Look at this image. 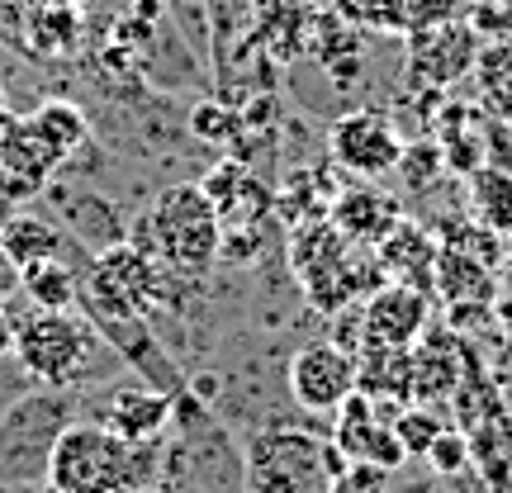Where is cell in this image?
I'll list each match as a JSON object with an SVG mask.
<instances>
[{
    "mask_svg": "<svg viewBox=\"0 0 512 493\" xmlns=\"http://www.w3.org/2000/svg\"><path fill=\"white\" fill-rule=\"evenodd\" d=\"M475 119L479 114H470V110H446V128L437 133L441 157H446V166L456 176H470L475 166H484V138H479Z\"/></svg>",
    "mask_w": 512,
    "mask_h": 493,
    "instance_id": "d6986e66",
    "label": "cell"
},
{
    "mask_svg": "<svg viewBox=\"0 0 512 493\" xmlns=\"http://www.w3.org/2000/svg\"><path fill=\"white\" fill-rule=\"evenodd\" d=\"M498 266H503V285L512 290V242H508V252H503V261H498Z\"/></svg>",
    "mask_w": 512,
    "mask_h": 493,
    "instance_id": "1f68e13d",
    "label": "cell"
},
{
    "mask_svg": "<svg viewBox=\"0 0 512 493\" xmlns=\"http://www.w3.org/2000/svg\"><path fill=\"white\" fill-rule=\"evenodd\" d=\"M475 95L498 124H512V38H489L475 53Z\"/></svg>",
    "mask_w": 512,
    "mask_h": 493,
    "instance_id": "9a60e30c",
    "label": "cell"
},
{
    "mask_svg": "<svg viewBox=\"0 0 512 493\" xmlns=\"http://www.w3.org/2000/svg\"><path fill=\"white\" fill-rule=\"evenodd\" d=\"M465 200H470V219L489 228L498 238H512V171L508 166H475L465 176Z\"/></svg>",
    "mask_w": 512,
    "mask_h": 493,
    "instance_id": "5bb4252c",
    "label": "cell"
},
{
    "mask_svg": "<svg viewBox=\"0 0 512 493\" xmlns=\"http://www.w3.org/2000/svg\"><path fill=\"white\" fill-rule=\"evenodd\" d=\"M57 162L62 157L29 128V119H15V128L0 143V195L5 200H29L38 190H48Z\"/></svg>",
    "mask_w": 512,
    "mask_h": 493,
    "instance_id": "8fae6325",
    "label": "cell"
},
{
    "mask_svg": "<svg viewBox=\"0 0 512 493\" xmlns=\"http://www.w3.org/2000/svg\"><path fill=\"white\" fill-rule=\"evenodd\" d=\"M384 493H446V479L432 475L427 465H422V470H399Z\"/></svg>",
    "mask_w": 512,
    "mask_h": 493,
    "instance_id": "d4e9b609",
    "label": "cell"
},
{
    "mask_svg": "<svg viewBox=\"0 0 512 493\" xmlns=\"http://www.w3.org/2000/svg\"><path fill=\"white\" fill-rule=\"evenodd\" d=\"M290 399L304 413H337L356 394V351L337 347L332 337L304 342L290 356Z\"/></svg>",
    "mask_w": 512,
    "mask_h": 493,
    "instance_id": "52a82bcc",
    "label": "cell"
},
{
    "mask_svg": "<svg viewBox=\"0 0 512 493\" xmlns=\"http://www.w3.org/2000/svg\"><path fill=\"white\" fill-rule=\"evenodd\" d=\"M332 157L356 171L361 181H380L389 176L403 157V133L399 124L380 110H356V114H342L332 124Z\"/></svg>",
    "mask_w": 512,
    "mask_h": 493,
    "instance_id": "ba28073f",
    "label": "cell"
},
{
    "mask_svg": "<svg viewBox=\"0 0 512 493\" xmlns=\"http://www.w3.org/2000/svg\"><path fill=\"white\" fill-rule=\"evenodd\" d=\"M133 247L176 275H204L223 252V219L204 185H171L138 219Z\"/></svg>",
    "mask_w": 512,
    "mask_h": 493,
    "instance_id": "3957f363",
    "label": "cell"
},
{
    "mask_svg": "<svg viewBox=\"0 0 512 493\" xmlns=\"http://www.w3.org/2000/svg\"><path fill=\"white\" fill-rule=\"evenodd\" d=\"M0 242L15 266H29V261H43V256H57L62 247V228L57 223H43L34 214H10L0 223Z\"/></svg>",
    "mask_w": 512,
    "mask_h": 493,
    "instance_id": "ac0fdd59",
    "label": "cell"
},
{
    "mask_svg": "<svg viewBox=\"0 0 512 493\" xmlns=\"http://www.w3.org/2000/svg\"><path fill=\"white\" fill-rule=\"evenodd\" d=\"M29 128H34L38 138L53 147L62 162H67L76 147L86 143V114L72 110V105H38V114H29Z\"/></svg>",
    "mask_w": 512,
    "mask_h": 493,
    "instance_id": "ffe728a7",
    "label": "cell"
},
{
    "mask_svg": "<svg viewBox=\"0 0 512 493\" xmlns=\"http://www.w3.org/2000/svg\"><path fill=\"white\" fill-rule=\"evenodd\" d=\"M422 465L432 470V475H441V479H451V475H465L470 465H475V446H470V437L460 432V427H441L437 432V441L427 446V456H422Z\"/></svg>",
    "mask_w": 512,
    "mask_h": 493,
    "instance_id": "44dd1931",
    "label": "cell"
},
{
    "mask_svg": "<svg viewBox=\"0 0 512 493\" xmlns=\"http://www.w3.org/2000/svg\"><path fill=\"white\" fill-rule=\"evenodd\" d=\"M427 290H413V285H384L366 299V313H361V347H384V351H408L427 332Z\"/></svg>",
    "mask_w": 512,
    "mask_h": 493,
    "instance_id": "9c48e42d",
    "label": "cell"
},
{
    "mask_svg": "<svg viewBox=\"0 0 512 493\" xmlns=\"http://www.w3.org/2000/svg\"><path fill=\"white\" fill-rule=\"evenodd\" d=\"M81 418L76 389L38 384L0 408V484H48V460L62 427Z\"/></svg>",
    "mask_w": 512,
    "mask_h": 493,
    "instance_id": "277c9868",
    "label": "cell"
},
{
    "mask_svg": "<svg viewBox=\"0 0 512 493\" xmlns=\"http://www.w3.org/2000/svg\"><path fill=\"white\" fill-rule=\"evenodd\" d=\"M100 351H110V342L95 332L91 318L72 309H34L15 323L19 370L48 389H76L91 375Z\"/></svg>",
    "mask_w": 512,
    "mask_h": 493,
    "instance_id": "5b68a950",
    "label": "cell"
},
{
    "mask_svg": "<svg viewBox=\"0 0 512 493\" xmlns=\"http://www.w3.org/2000/svg\"><path fill=\"white\" fill-rule=\"evenodd\" d=\"M162 479V441H128L95 418H72L48 460L57 493H147Z\"/></svg>",
    "mask_w": 512,
    "mask_h": 493,
    "instance_id": "6da1fadb",
    "label": "cell"
},
{
    "mask_svg": "<svg viewBox=\"0 0 512 493\" xmlns=\"http://www.w3.org/2000/svg\"><path fill=\"white\" fill-rule=\"evenodd\" d=\"M446 493H489V484H484V479H470V470H465V475H451L446 479Z\"/></svg>",
    "mask_w": 512,
    "mask_h": 493,
    "instance_id": "f1b7e54d",
    "label": "cell"
},
{
    "mask_svg": "<svg viewBox=\"0 0 512 493\" xmlns=\"http://www.w3.org/2000/svg\"><path fill=\"white\" fill-rule=\"evenodd\" d=\"M10 290H19V266L10 261V252H5V242H0V299Z\"/></svg>",
    "mask_w": 512,
    "mask_h": 493,
    "instance_id": "83f0119b",
    "label": "cell"
},
{
    "mask_svg": "<svg viewBox=\"0 0 512 493\" xmlns=\"http://www.w3.org/2000/svg\"><path fill=\"white\" fill-rule=\"evenodd\" d=\"M195 133H204V138H223L228 133V119H223L219 105H200L195 110Z\"/></svg>",
    "mask_w": 512,
    "mask_h": 493,
    "instance_id": "484cf974",
    "label": "cell"
},
{
    "mask_svg": "<svg viewBox=\"0 0 512 493\" xmlns=\"http://www.w3.org/2000/svg\"><path fill=\"white\" fill-rule=\"evenodd\" d=\"M475 29H465V24H432V29H413V43H408V67L418 81L427 86H451L460 76H470L475 67Z\"/></svg>",
    "mask_w": 512,
    "mask_h": 493,
    "instance_id": "30bf717a",
    "label": "cell"
},
{
    "mask_svg": "<svg viewBox=\"0 0 512 493\" xmlns=\"http://www.w3.org/2000/svg\"><path fill=\"white\" fill-rule=\"evenodd\" d=\"M465 347L456 332H422L418 342L408 347V375H413V399L437 403L451 399L465 380Z\"/></svg>",
    "mask_w": 512,
    "mask_h": 493,
    "instance_id": "7c38bea8",
    "label": "cell"
},
{
    "mask_svg": "<svg viewBox=\"0 0 512 493\" xmlns=\"http://www.w3.org/2000/svg\"><path fill=\"white\" fill-rule=\"evenodd\" d=\"M15 313L5 309V299H0V361H5V356H15Z\"/></svg>",
    "mask_w": 512,
    "mask_h": 493,
    "instance_id": "4316f807",
    "label": "cell"
},
{
    "mask_svg": "<svg viewBox=\"0 0 512 493\" xmlns=\"http://www.w3.org/2000/svg\"><path fill=\"white\" fill-rule=\"evenodd\" d=\"M380 266H389V275H399L403 285H413V290H432V280H437V242H432L427 228L399 219L380 238Z\"/></svg>",
    "mask_w": 512,
    "mask_h": 493,
    "instance_id": "4fadbf2b",
    "label": "cell"
},
{
    "mask_svg": "<svg viewBox=\"0 0 512 493\" xmlns=\"http://www.w3.org/2000/svg\"><path fill=\"white\" fill-rule=\"evenodd\" d=\"M394 475L399 470H384V465H370V460H347V470L332 479L328 493H384Z\"/></svg>",
    "mask_w": 512,
    "mask_h": 493,
    "instance_id": "cb8c5ba5",
    "label": "cell"
},
{
    "mask_svg": "<svg viewBox=\"0 0 512 493\" xmlns=\"http://www.w3.org/2000/svg\"><path fill=\"white\" fill-rule=\"evenodd\" d=\"M446 427V422L432 413V408H399L394 413V432H399V446L408 451V460H422L427 456V446L437 441V432Z\"/></svg>",
    "mask_w": 512,
    "mask_h": 493,
    "instance_id": "7402d4cb",
    "label": "cell"
},
{
    "mask_svg": "<svg viewBox=\"0 0 512 493\" xmlns=\"http://www.w3.org/2000/svg\"><path fill=\"white\" fill-rule=\"evenodd\" d=\"M342 470H347L342 446L309 427L266 422L242 441L247 493H328Z\"/></svg>",
    "mask_w": 512,
    "mask_h": 493,
    "instance_id": "7a4b0ae2",
    "label": "cell"
},
{
    "mask_svg": "<svg viewBox=\"0 0 512 493\" xmlns=\"http://www.w3.org/2000/svg\"><path fill=\"white\" fill-rule=\"evenodd\" d=\"M171 394L162 389H152L147 380H138L133 370H128L124 380L105 384L100 394H81V418H95L105 422L110 432L128 441H162L171 432Z\"/></svg>",
    "mask_w": 512,
    "mask_h": 493,
    "instance_id": "8992f818",
    "label": "cell"
},
{
    "mask_svg": "<svg viewBox=\"0 0 512 493\" xmlns=\"http://www.w3.org/2000/svg\"><path fill=\"white\" fill-rule=\"evenodd\" d=\"M0 493H57L53 484H0Z\"/></svg>",
    "mask_w": 512,
    "mask_h": 493,
    "instance_id": "f546056e",
    "label": "cell"
},
{
    "mask_svg": "<svg viewBox=\"0 0 512 493\" xmlns=\"http://www.w3.org/2000/svg\"><path fill=\"white\" fill-rule=\"evenodd\" d=\"M10 128H15V114H10V105H0V143H5Z\"/></svg>",
    "mask_w": 512,
    "mask_h": 493,
    "instance_id": "4dcf8cb0",
    "label": "cell"
},
{
    "mask_svg": "<svg viewBox=\"0 0 512 493\" xmlns=\"http://www.w3.org/2000/svg\"><path fill=\"white\" fill-rule=\"evenodd\" d=\"M399 223V200L384 195L375 185H356L337 200V228L347 238H361V242H380L389 228Z\"/></svg>",
    "mask_w": 512,
    "mask_h": 493,
    "instance_id": "2e32d148",
    "label": "cell"
},
{
    "mask_svg": "<svg viewBox=\"0 0 512 493\" xmlns=\"http://www.w3.org/2000/svg\"><path fill=\"white\" fill-rule=\"evenodd\" d=\"M19 290L34 309H76V294H81V275L62 261V256H43L19 266Z\"/></svg>",
    "mask_w": 512,
    "mask_h": 493,
    "instance_id": "e0dca14e",
    "label": "cell"
},
{
    "mask_svg": "<svg viewBox=\"0 0 512 493\" xmlns=\"http://www.w3.org/2000/svg\"><path fill=\"white\" fill-rule=\"evenodd\" d=\"M446 166V157H441V143H403V157H399V171L403 185L413 190V195H422V185L437 181V171Z\"/></svg>",
    "mask_w": 512,
    "mask_h": 493,
    "instance_id": "603a6c76",
    "label": "cell"
},
{
    "mask_svg": "<svg viewBox=\"0 0 512 493\" xmlns=\"http://www.w3.org/2000/svg\"><path fill=\"white\" fill-rule=\"evenodd\" d=\"M0 105H5V86H0Z\"/></svg>",
    "mask_w": 512,
    "mask_h": 493,
    "instance_id": "d6a6232c",
    "label": "cell"
}]
</instances>
